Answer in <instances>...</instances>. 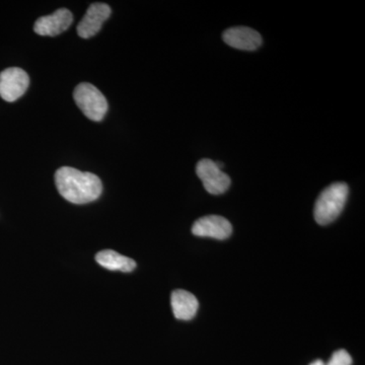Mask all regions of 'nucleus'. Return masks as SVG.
<instances>
[{
	"label": "nucleus",
	"mask_w": 365,
	"mask_h": 365,
	"mask_svg": "<svg viewBox=\"0 0 365 365\" xmlns=\"http://www.w3.org/2000/svg\"><path fill=\"white\" fill-rule=\"evenodd\" d=\"M196 173L203 182L204 188L212 195H220L230 188V178L209 158H203L197 163Z\"/></svg>",
	"instance_id": "nucleus-4"
},
{
	"label": "nucleus",
	"mask_w": 365,
	"mask_h": 365,
	"mask_svg": "<svg viewBox=\"0 0 365 365\" xmlns=\"http://www.w3.org/2000/svg\"><path fill=\"white\" fill-rule=\"evenodd\" d=\"M309 365H326L322 360H316V361L312 362Z\"/></svg>",
	"instance_id": "nucleus-13"
},
{
	"label": "nucleus",
	"mask_w": 365,
	"mask_h": 365,
	"mask_svg": "<svg viewBox=\"0 0 365 365\" xmlns=\"http://www.w3.org/2000/svg\"><path fill=\"white\" fill-rule=\"evenodd\" d=\"M111 7L106 4H93L88 7L86 16L78 26L79 37L83 39L93 37L100 32L103 24L111 16Z\"/></svg>",
	"instance_id": "nucleus-7"
},
{
	"label": "nucleus",
	"mask_w": 365,
	"mask_h": 365,
	"mask_svg": "<svg viewBox=\"0 0 365 365\" xmlns=\"http://www.w3.org/2000/svg\"><path fill=\"white\" fill-rule=\"evenodd\" d=\"M222 39L230 47L245 51H255L262 45L260 34L248 26H235L223 33Z\"/></svg>",
	"instance_id": "nucleus-9"
},
{
	"label": "nucleus",
	"mask_w": 365,
	"mask_h": 365,
	"mask_svg": "<svg viewBox=\"0 0 365 365\" xmlns=\"http://www.w3.org/2000/svg\"><path fill=\"white\" fill-rule=\"evenodd\" d=\"M173 313L175 318L181 321H190L196 316L199 309V302L195 295L186 290H175L170 297Z\"/></svg>",
	"instance_id": "nucleus-10"
},
{
	"label": "nucleus",
	"mask_w": 365,
	"mask_h": 365,
	"mask_svg": "<svg viewBox=\"0 0 365 365\" xmlns=\"http://www.w3.org/2000/svg\"><path fill=\"white\" fill-rule=\"evenodd\" d=\"M192 232L197 237H212L223 241L232 235V227L222 216L207 215L199 218L194 223Z\"/></svg>",
	"instance_id": "nucleus-6"
},
{
	"label": "nucleus",
	"mask_w": 365,
	"mask_h": 365,
	"mask_svg": "<svg viewBox=\"0 0 365 365\" xmlns=\"http://www.w3.org/2000/svg\"><path fill=\"white\" fill-rule=\"evenodd\" d=\"M96 261L98 262V265L110 271L128 273L136 268L135 261L112 250H105L96 255Z\"/></svg>",
	"instance_id": "nucleus-11"
},
{
	"label": "nucleus",
	"mask_w": 365,
	"mask_h": 365,
	"mask_svg": "<svg viewBox=\"0 0 365 365\" xmlns=\"http://www.w3.org/2000/svg\"><path fill=\"white\" fill-rule=\"evenodd\" d=\"M73 16L68 9H60L50 16L38 19L34 26V31L40 36H54L66 32L71 26Z\"/></svg>",
	"instance_id": "nucleus-8"
},
{
	"label": "nucleus",
	"mask_w": 365,
	"mask_h": 365,
	"mask_svg": "<svg viewBox=\"0 0 365 365\" xmlns=\"http://www.w3.org/2000/svg\"><path fill=\"white\" fill-rule=\"evenodd\" d=\"M30 78L19 67L6 68L0 73V97L6 102H14L28 90Z\"/></svg>",
	"instance_id": "nucleus-5"
},
{
	"label": "nucleus",
	"mask_w": 365,
	"mask_h": 365,
	"mask_svg": "<svg viewBox=\"0 0 365 365\" xmlns=\"http://www.w3.org/2000/svg\"><path fill=\"white\" fill-rule=\"evenodd\" d=\"M55 184L60 195L68 202L86 204L97 200L103 192V184L95 174L73 169L60 168L55 174Z\"/></svg>",
	"instance_id": "nucleus-1"
},
{
	"label": "nucleus",
	"mask_w": 365,
	"mask_h": 365,
	"mask_svg": "<svg viewBox=\"0 0 365 365\" xmlns=\"http://www.w3.org/2000/svg\"><path fill=\"white\" fill-rule=\"evenodd\" d=\"M352 359L346 350H338L334 352L332 357L326 365H351Z\"/></svg>",
	"instance_id": "nucleus-12"
},
{
	"label": "nucleus",
	"mask_w": 365,
	"mask_h": 365,
	"mask_svg": "<svg viewBox=\"0 0 365 365\" xmlns=\"http://www.w3.org/2000/svg\"><path fill=\"white\" fill-rule=\"evenodd\" d=\"M348 189L345 182H334L327 187L317 199L314 215L321 225H330L342 212L347 201Z\"/></svg>",
	"instance_id": "nucleus-2"
},
{
	"label": "nucleus",
	"mask_w": 365,
	"mask_h": 365,
	"mask_svg": "<svg viewBox=\"0 0 365 365\" xmlns=\"http://www.w3.org/2000/svg\"><path fill=\"white\" fill-rule=\"evenodd\" d=\"M74 101L81 112L91 121H102L108 112L105 96L91 83H79L74 90Z\"/></svg>",
	"instance_id": "nucleus-3"
}]
</instances>
